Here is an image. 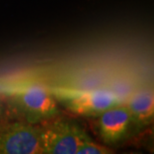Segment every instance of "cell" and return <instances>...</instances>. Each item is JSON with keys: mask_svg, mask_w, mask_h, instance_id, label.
I'll list each match as a JSON object with an SVG mask.
<instances>
[{"mask_svg": "<svg viewBox=\"0 0 154 154\" xmlns=\"http://www.w3.org/2000/svg\"><path fill=\"white\" fill-rule=\"evenodd\" d=\"M9 98L22 120L32 124H39L59 114L54 92L40 84L14 86L9 91Z\"/></svg>", "mask_w": 154, "mask_h": 154, "instance_id": "6da1fadb", "label": "cell"}, {"mask_svg": "<svg viewBox=\"0 0 154 154\" xmlns=\"http://www.w3.org/2000/svg\"><path fill=\"white\" fill-rule=\"evenodd\" d=\"M38 126L42 154H76L80 144L90 138L77 123L67 119L54 117Z\"/></svg>", "mask_w": 154, "mask_h": 154, "instance_id": "7a4b0ae2", "label": "cell"}, {"mask_svg": "<svg viewBox=\"0 0 154 154\" xmlns=\"http://www.w3.org/2000/svg\"><path fill=\"white\" fill-rule=\"evenodd\" d=\"M41 154L38 124L14 120L0 126V154Z\"/></svg>", "mask_w": 154, "mask_h": 154, "instance_id": "3957f363", "label": "cell"}, {"mask_svg": "<svg viewBox=\"0 0 154 154\" xmlns=\"http://www.w3.org/2000/svg\"><path fill=\"white\" fill-rule=\"evenodd\" d=\"M123 97L109 89L68 91L64 105L70 112L83 117H97L107 109L123 103Z\"/></svg>", "mask_w": 154, "mask_h": 154, "instance_id": "277c9868", "label": "cell"}, {"mask_svg": "<svg viewBox=\"0 0 154 154\" xmlns=\"http://www.w3.org/2000/svg\"><path fill=\"white\" fill-rule=\"evenodd\" d=\"M96 130L105 145H117L132 129L130 115L123 103L107 109L96 117Z\"/></svg>", "mask_w": 154, "mask_h": 154, "instance_id": "5b68a950", "label": "cell"}, {"mask_svg": "<svg viewBox=\"0 0 154 154\" xmlns=\"http://www.w3.org/2000/svg\"><path fill=\"white\" fill-rule=\"evenodd\" d=\"M123 104L130 115L132 129L142 130L149 126L154 116V95L152 87H142L134 90L124 98Z\"/></svg>", "mask_w": 154, "mask_h": 154, "instance_id": "8992f818", "label": "cell"}, {"mask_svg": "<svg viewBox=\"0 0 154 154\" xmlns=\"http://www.w3.org/2000/svg\"><path fill=\"white\" fill-rule=\"evenodd\" d=\"M112 153V150L108 146L100 145L92 140V138L84 140L80 144L76 154H108Z\"/></svg>", "mask_w": 154, "mask_h": 154, "instance_id": "52a82bcc", "label": "cell"}, {"mask_svg": "<svg viewBox=\"0 0 154 154\" xmlns=\"http://www.w3.org/2000/svg\"><path fill=\"white\" fill-rule=\"evenodd\" d=\"M3 110H4V107H3V103L1 99H0V118H1V116L3 114Z\"/></svg>", "mask_w": 154, "mask_h": 154, "instance_id": "ba28073f", "label": "cell"}]
</instances>
